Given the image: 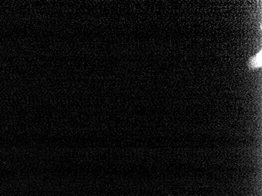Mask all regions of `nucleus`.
<instances>
[{
  "label": "nucleus",
  "instance_id": "obj_1",
  "mask_svg": "<svg viewBox=\"0 0 262 196\" xmlns=\"http://www.w3.org/2000/svg\"><path fill=\"white\" fill-rule=\"evenodd\" d=\"M248 67L251 69H258L261 67V51L249 60Z\"/></svg>",
  "mask_w": 262,
  "mask_h": 196
}]
</instances>
